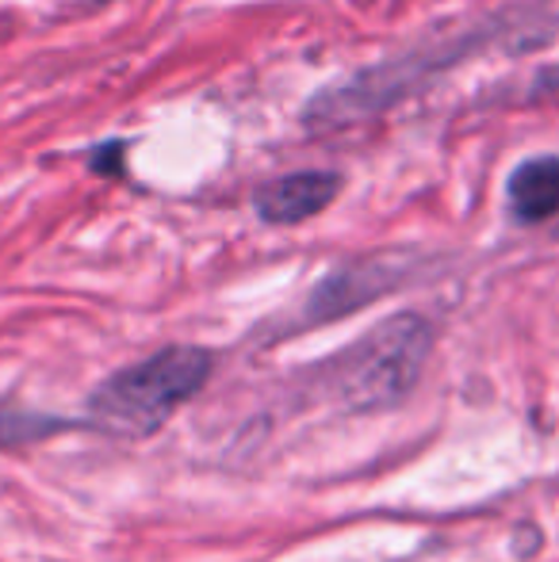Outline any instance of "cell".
Returning a JSON list of instances; mask_svg holds the SVG:
<instances>
[{
  "label": "cell",
  "mask_w": 559,
  "mask_h": 562,
  "mask_svg": "<svg viewBox=\"0 0 559 562\" xmlns=\"http://www.w3.org/2000/svg\"><path fill=\"white\" fill-rule=\"evenodd\" d=\"M215 356L195 345H169L127 363L89 394V425L108 437L142 440L169 425L180 406L208 386Z\"/></svg>",
  "instance_id": "cell-1"
},
{
  "label": "cell",
  "mask_w": 559,
  "mask_h": 562,
  "mask_svg": "<svg viewBox=\"0 0 559 562\" xmlns=\"http://www.w3.org/2000/svg\"><path fill=\"white\" fill-rule=\"evenodd\" d=\"M433 352V326L422 314H395L353 340L322 368L318 383L349 414L391 409L418 386Z\"/></svg>",
  "instance_id": "cell-2"
},
{
  "label": "cell",
  "mask_w": 559,
  "mask_h": 562,
  "mask_svg": "<svg viewBox=\"0 0 559 562\" xmlns=\"http://www.w3.org/2000/svg\"><path fill=\"white\" fill-rule=\"evenodd\" d=\"M406 268L391 265L388 257H372V260H357V265L342 268V272L326 276V280L314 288L311 303H306V322L311 326H326V322H337L345 314L360 311L372 299H380L383 291L399 288Z\"/></svg>",
  "instance_id": "cell-3"
},
{
  "label": "cell",
  "mask_w": 559,
  "mask_h": 562,
  "mask_svg": "<svg viewBox=\"0 0 559 562\" xmlns=\"http://www.w3.org/2000/svg\"><path fill=\"white\" fill-rule=\"evenodd\" d=\"M337 192H342V177L337 172L306 169L265 184L257 192L254 207L269 226H299L318 215V211H326L337 200Z\"/></svg>",
  "instance_id": "cell-4"
},
{
  "label": "cell",
  "mask_w": 559,
  "mask_h": 562,
  "mask_svg": "<svg viewBox=\"0 0 559 562\" xmlns=\"http://www.w3.org/2000/svg\"><path fill=\"white\" fill-rule=\"evenodd\" d=\"M510 215L517 223H548L559 215V157H529L510 172Z\"/></svg>",
  "instance_id": "cell-5"
},
{
  "label": "cell",
  "mask_w": 559,
  "mask_h": 562,
  "mask_svg": "<svg viewBox=\"0 0 559 562\" xmlns=\"http://www.w3.org/2000/svg\"><path fill=\"white\" fill-rule=\"evenodd\" d=\"M74 429L69 422L51 414H31V409H15V406H0V448H23L46 440L54 432Z\"/></svg>",
  "instance_id": "cell-6"
},
{
  "label": "cell",
  "mask_w": 559,
  "mask_h": 562,
  "mask_svg": "<svg viewBox=\"0 0 559 562\" xmlns=\"http://www.w3.org/2000/svg\"><path fill=\"white\" fill-rule=\"evenodd\" d=\"M533 89L540 92V97H559V66H548L545 74L537 77V85Z\"/></svg>",
  "instance_id": "cell-7"
}]
</instances>
